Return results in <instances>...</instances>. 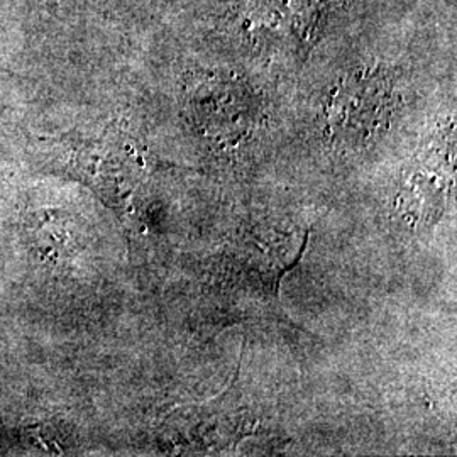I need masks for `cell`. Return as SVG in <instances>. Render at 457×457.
Instances as JSON below:
<instances>
[{
  "label": "cell",
  "mask_w": 457,
  "mask_h": 457,
  "mask_svg": "<svg viewBox=\"0 0 457 457\" xmlns=\"http://www.w3.org/2000/svg\"><path fill=\"white\" fill-rule=\"evenodd\" d=\"M454 158L453 129L434 139L415 160L409 177L402 187L400 202L405 211L417 220H432L439 217Z\"/></svg>",
  "instance_id": "cell-5"
},
{
  "label": "cell",
  "mask_w": 457,
  "mask_h": 457,
  "mask_svg": "<svg viewBox=\"0 0 457 457\" xmlns=\"http://www.w3.org/2000/svg\"><path fill=\"white\" fill-rule=\"evenodd\" d=\"M253 105L251 88L228 75L205 77L190 96L192 114L211 137H236L249 131Z\"/></svg>",
  "instance_id": "cell-4"
},
{
  "label": "cell",
  "mask_w": 457,
  "mask_h": 457,
  "mask_svg": "<svg viewBox=\"0 0 457 457\" xmlns=\"http://www.w3.org/2000/svg\"><path fill=\"white\" fill-rule=\"evenodd\" d=\"M63 151L68 173L94 187L107 202H122L146 170L143 147L115 124L90 134H70Z\"/></svg>",
  "instance_id": "cell-3"
},
{
  "label": "cell",
  "mask_w": 457,
  "mask_h": 457,
  "mask_svg": "<svg viewBox=\"0 0 457 457\" xmlns=\"http://www.w3.org/2000/svg\"><path fill=\"white\" fill-rule=\"evenodd\" d=\"M341 0H237L230 24L245 43L309 56L326 36Z\"/></svg>",
  "instance_id": "cell-2"
},
{
  "label": "cell",
  "mask_w": 457,
  "mask_h": 457,
  "mask_svg": "<svg viewBox=\"0 0 457 457\" xmlns=\"http://www.w3.org/2000/svg\"><path fill=\"white\" fill-rule=\"evenodd\" d=\"M232 407L234 400H228V392L209 403L190 405L177 415L175 430L190 447L222 449L239 434V415L228 411Z\"/></svg>",
  "instance_id": "cell-6"
},
{
  "label": "cell",
  "mask_w": 457,
  "mask_h": 457,
  "mask_svg": "<svg viewBox=\"0 0 457 457\" xmlns=\"http://www.w3.org/2000/svg\"><path fill=\"white\" fill-rule=\"evenodd\" d=\"M398 105L396 79L385 65L354 66L334 82L324 102L327 137L347 149H364L383 137Z\"/></svg>",
  "instance_id": "cell-1"
}]
</instances>
